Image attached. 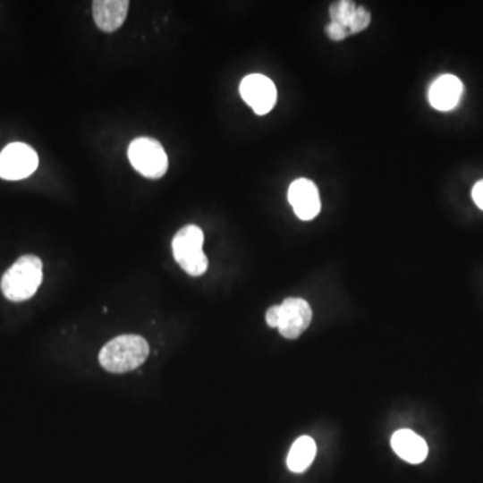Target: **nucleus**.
<instances>
[{"label":"nucleus","instance_id":"obj_1","mask_svg":"<svg viewBox=\"0 0 483 483\" xmlns=\"http://www.w3.org/2000/svg\"><path fill=\"white\" fill-rule=\"evenodd\" d=\"M149 354L147 340L136 335H120L110 340L99 352V364L112 373H125L144 364Z\"/></svg>","mask_w":483,"mask_h":483},{"label":"nucleus","instance_id":"obj_2","mask_svg":"<svg viewBox=\"0 0 483 483\" xmlns=\"http://www.w3.org/2000/svg\"><path fill=\"white\" fill-rule=\"evenodd\" d=\"M42 279V260L35 255H24L5 271L0 287L7 300L21 302L37 292Z\"/></svg>","mask_w":483,"mask_h":483},{"label":"nucleus","instance_id":"obj_3","mask_svg":"<svg viewBox=\"0 0 483 483\" xmlns=\"http://www.w3.org/2000/svg\"><path fill=\"white\" fill-rule=\"evenodd\" d=\"M203 231L195 225H185L177 231L172 241L174 260L190 275H203L208 267V259L203 252Z\"/></svg>","mask_w":483,"mask_h":483},{"label":"nucleus","instance_id":"obj_4","mask_svg":"<svg viewBox=\"0 0 483 483\" xmlns=\"http://www.w3.org/2000/svg\"><path fill=\"white\" fill-rule=\"evenodd\" d=\"M313 318L310 305L302 298H287L282 305L271 306L266 311V322L276 327L284 337H300Z\"/></svg>","mask_w":483,"mask_h":483},{"label":"nucleus","instance_id":"obj_5","mask_svg":"<svg viewBox=\"0 0 483 483\" xmlns=\"http://www.w3.org/2000/svg\"><path fill=\"white\" fill-rule=\"evenodd\" d=\"M128 157L133 168L148 179H160L168 169V156L163 145L150 137H139L128 148Z\"/></svg>","mask_w":483,"mask_h":483},{"label":"nucleus","instance_id":"obj_6","mask_svg":"<svg viewBox=\"0 0 483 483\" xmlns=\"http://www.w3.org/2000/svg\"><path fill=\"white\" fill-rule=\"evenodd\" d=\"M39 158L34 148L23 142L8 144L0 152V177L4 180H21L34 174Z\"/></svg>","mask_w":483,"mask_h":483},{"label":"nucleus","instance_id":"obj_7","mask_svg":"<svg viewBox=\"0 0 483 483\" xmlns=\"http://www.w3.org/2000/svg\"><path fill=\"white\" fill-rule=\"evenodd\" d=\"M242 98L257 114H267L276 102V88L270 78L262 74H250L241 82Z\"/></svg>","mask_w":483,"mask_h":483},{"label":"nucleus","instance_id":"obj_8","mask_svg":"<svg viewBox=\"0 0 483 483\" xmlns=\"http://www.w3.org/2000/svg\"><path fill=\"white\" fill-rule=\"evenodd\" d=\"M289 203L295 215L302 220L314 219L321 209L318 190L308 179H297L290 184Z\"/></svg>","mask_w":483,"mask_h":483},{"label":"nucleus","instance_id":"obj_9","mask_svg":"<svg viewBox=\"0 0 483 483\" xmlns=\"http://www.w3.org/2000/svg\"><path fill=\"white\" fill-rule=\"evenodd\" d=\"M463 96V83L455 75L445 74L434 80L428 90L429 104L440 112L453 110Z\"/></svg>","mask_w":483,"mask_h":483},{"label":"nucleus","instance_id":"obj_10","mask_svg":"<svg viewBox=\"0 0 483 483\" xmlns=\"http://www.w3.org/2000/svg\"><path fill=\"white\" fill-rule=\"evenodd\" d=\"M128 10L126 0H97L93 2L94 21L102 31H115L125 21Z\"/></svg>","mask_w":483,"mask_h":483},{"label":"nucleus","instance_id":"obj_11","mask_svg":"<svg viewBox=\"0 0 483 483\" xmlns=\"http://www.w3.org/2000/svg\"><path fill=\"white\" fill-rule=\"evenodd\" d=\"M394 453L408 463H421L428 455V445L423 437L411 429L396 431L391 439Z\"/></svg>","mask_w":483,"mask_h":483},{"label":"nucleus","instance_id":"obj_12","mask_svg":"<svg viewBox=\"0 0 483 483\" xmlns=\"http://www.w3.org/2000/svg\"><path fill=\"white\" fill-rule=\"evenodd\" d=\"M316 442L310 436H301L292 443L287 455V467L292 472H303L311 463L316 456Z\"/></svg>","mask_w":483,"mask_h":483},{"label":"nucleus","instance_id":"obj_13","mask_svg":"<svg viewBox=\"0 0 483 483\" xmlns=\"http://www.w3.org/2000/svg\"><path fill=\"white\" fill-rule=\"evenodd\" d=\"M357 5L353 2L349 0H340V2L333 3L329 8V15L332 21L335 23L349 27L352 19H353L354 13H356Z\"/></svg>","mask_w":483,"mask_h":483},{"label":"nucleus","instance_id":"obj_14","mask_svg":"<svg viewBox=\"0 0 483 483\" xmlns=\"http://www.w3.org/2000/svg\"><path fill=\"white\" fill-rule=\"evenodd\" d=\"M370 23L369 11L361 5H357L356 13H354L353 19L349 23V34H357V32L364 31Z\"/></svg>","mask_w":483,"mask_h":483},{"label":"nucleus","instance_id":"obj_15","mask_svg":"<svg viewBox=\"0 0 483 483\" xmlns=\"http://www.w3.org/2000/svg\"><path fill=\"white\" fill-rule=\"evenodd\" d=\"M325 32H326L329 39L335 40V42L345 39L349 35V30L345 26H341V24L335 23V21H330L329 24H326Z\"/></svg>","mask_w":483,"mask_h":483},{"label":"nucleus","instance_id":"obj_16","mask_svg":"<svg viewBox=\"0 0 483 483\" xmlns=\"http://www.w3.org/2000/svg\"><path fill=\"white\" fill-rule=\"evenodd\" d=\"M472 200L480 209H483V180H479L472 188Z\"/></svg>","mask_w":483,"mask_h":483}]
</instances>
